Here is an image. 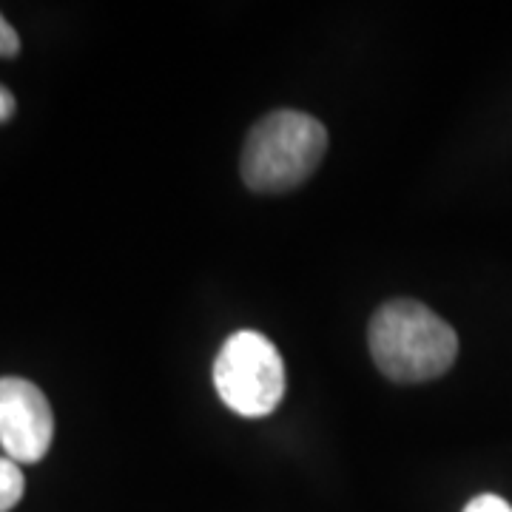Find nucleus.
<instances>
[{
    "mask_svg": "<svg viewBox=\"0 0 512 512\" xmlns=\"http://www.w3.org/2000/svg\"><path fill=\"white\" fill-rule=\"evenodd\" d=\"M367 342L376 367L399 384L433 382L458 356L456 330L413 299L382 305L370 322Z\"/></svg>",
    "mask_w": 512,
    "mask_h": 512,
    "instance_id": "f257e3e1",
    "label": "nucleus"
},
{
    "mask_svg": "<svg viewBox=\"0 0 512 512\" xmlns=\"http://www.w3.org/2000/svg\"><path fill=\"white\" fill-rule=\"evenodd\" d=\"M325 151L328 131L316 117L293 109L274 111L245 137L242 180L259 194H285L311 177Z\"/></svg>",
    "mask_w": 512,
    "mask_h": 512,
    "instance_id": "f03ea898",
    "label": "nucleus"
},
{
    "mask_svg": "<svg viewBox=\"0 0 512 512\" xmlns=\"http://www.w3.org/2000/svg\"><path fill=\"white\" fill-rule=\"evenodd\" d=\"M217 393L237 416H271L285 396V365L276 345L259 330H237L214 362Z\"/></svg>",
    "mask_w": 512,
    "mask_h": 512,
    "instance_id": "7ed1b4c3",
    "label": "nucleus"
},
{
    "mask_svg": "<svg viewBox=\"0 0 512 512\" xmlns=\"http://www.w3.org/2000/svg\"><path fill=\"white\" fill-rule=\"evenodd\" d=\"M55 416L37 384L3 376L0 379V444L15 464H35L49 453Z\"/></svg>",
    "mask_w": 512,
    "mask_h": 512,
    "instance_id": "20e7f679",
    "label": "nucleus"
},
{
    "mask_svg": "<svg viewBox=\"0 0 512 512\" xmlns=\"http://www.w3.org/2000/svg\"><path fill=\"white\" fill-rule=\"evenodd\" d=\"M23 490H26V481H23L18 464L12 458H0V512L18 507Z\"/></svg>",
    "mask_w": 512,
    "mask_h": 512,
    "instance_id": "39448f33",
    "label": "nucleus"
},
{
    "mask_svg": "<svg viewBox=\"0 0 512 512\" xmlns=\"http://www.w3.org/2000/svg\"><path fill=\"white\" fill-rule=\"evenodd\" d=\"M464 512H512V507L501 498V495H493V493H484V495H476Z\"/></svg>",
    "mask_w": 512,
    "mask_h": 512,
    "instance_id": "423d86ee",
    "label": "nucleus"
},
{
    "mask_svg": "<svg viewBox=\"0 0 512 512\" xmlns=\"http://www.w3.org/2000/svg\"><path fill=\"white\" fill-rule=\"evenodd\" d=\"M20 52V37L12 23L0 15V57H15Z\"/></svg>",
    "mask_w": 512,
    "mask_h": 512,
    "instance_id": "0eeeda50",
    "label": "nucleus"
},
{
    "mask_svg": "<svg viewBox=\"0 0 512 512\" xmlns=\"http://www.w3.org/2000/svg\"><path fill=\"white\" fill-rule=\"evenodd\" d=\"M12 114H15V94L6 86H0V123H6Z\"/></svg>",
    "mask_w": 512,
    "mask_h": 512,
    "instance_id": "6e6552de",
    "label": "nucleus"
}]
</instances>
